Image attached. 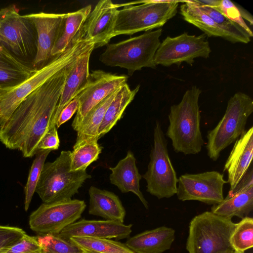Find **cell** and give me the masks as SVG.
<instances>
[{"label": "cell", "mask_w": 253, "mask_h": 253, "mask_svg": "<svg viewBox=\"0 0 253 253\" xmlns=\"http://www.w3.org/2000/svg\"><path fill=\"white\" fill-rule=\"evenodd\" d=\"M74 61L32 92L0 126V141L7 148L21 151L24 158L35 155L40 142L49 128L52 115Z\"/></svg>", "instance_id": "1"}, {"label": "cell", "mask_w": 253, "mask_h": 253, "mask_svg": "<svg viewBox=\"0 0 253 253\" xmlns=\"http://www.w3.org/2000/svg\"><path fill=\"white\" fill-rule=\"evenodd\" d=\"M202 91L196 86L188 89L177 104L172 105L168 115L166 135L171 139L175 152L185 155L200 153L204 144L200 129L198 104Z\"/></svg>", "instance_id": "2"}, {"label": "cell", "mask_w": 253, "mask_h": 253, "mask_svg": "<svg viewBox=\"0 0 253 253\" xmlns=\"http://www.w3.org/2000/svg\"><path fill=\"white\" fill-rule=\"evenodd\" d=\"M93 43L78 37L69 47L37 69L29 78L13 86H0V126L10 117L18 105L50 78L71 64Z\"/></svg>", "instance_id": "3"}, {"label": "cell", "mask_w": 253, "mask_h": 253, "mask_svg": "<svg viewBox=\"0 0 253 253\" xmlns=\"http://www.w3.org/2000/svg\"><path fill=\"white\" fill-rule=\"evenodd\" d=\"M162 32L160 28L117 43H108L99 60L107 66L126 69L129 76L143 67L154 69L155 55L161 43Z\"/></svg>", "instance_id": "4"}, {"label": "cell", "mask_w": 253, "mask_h": 253, "mask_svg": "<svg viewBox=\"0 0 253 253\" xmlns=\"http://www.w3.org/2000/svg\"><path fill=\"white\" fill-rule=\"evenodd\" d=\"M179 0H143L118 4L114 37L160 28L177 12Z\"/></svg>", "instance_id": "5"}, {"label": "cell", "mask_w": 253, "mask_h": 253, "mask_svg": "<svg viewBox=\"0 0 253 253\" xmlns=\"http://www.w3.org/2000/svg\"><path fill=\"white\" fill-rule=\"evenodd\" d=\"M70 153L62 151L53 162L44 163L35 191L43 203L71 199L91 178L86 169L70 170Z\"/></svg>", "instance_id": "6"}, {"label": "cell", "mask_w": 253, "mask_h": 253, "mask_svg": "<svg viewBox=\"0 0 253 253\" xmlns=\"http://www.w3.org/2000/svg\"><path fill=\"white\" fill-rule=\"evenodd\" d=\"M236 223L231 218L206 211L189 226L186 248L188 253H235L230 237Z\"/></svg>", "instance_id": "7"}, {"label": "cell", "mask_w": 253, "mask_h": 253, "mask_svg": "<svg viewBox=\"0 0 253 253\" xmlns=\"http://www.w3.org/2000/svg\"><path fill=\"white\" fill-rule=\"evenodd\" d=\"M253 112V100L247 94L238 92L230 98L223 117L208 132L206 148L211 159L217 160L221 151L244 133Z\"/></svg>", "instance_id": "8"}, {"label": "cell", "mask_w": 253, "mask_h": 253, "mask_svg": "<svg viewBox=\"0 0 253 253\" xmlns=\"http://www.w3.org/2000/svg\"><path fill=\"white\" fill-rule=\"evenodd\" d=\"M167 145L161 124L157 121L147 170L142 177L146 181L147 191L159 199L169 198L177 192L178 178Z\"/></svg>", "instance_id": "9"}, {"label": "cell", "mask_w": 253, "mask_h": 253, "mask_svg": "<svg viewBox=\"0 0 253 253\" xmlns=\"http://www.w3.org/2000/svg\"><path fill=\"white\" fill-rule=\"evenodd\" d=\"M0 44L19 59L36 54L35 25L26 15L20 14L14 5L0 9Z\"/></svg>", "instance_id": "10"}, {"label": "cell", "mask_w": 253, "mask_h": 253, "mask_svg": "<svg viewBox=\"0 0 253 253\" xmlns=\"http://www.w3.org/2000/svg\"><path fill=\"white\" fill-rule=\"evenodd\" d=\"M86 207L83 200L43 203L29 217L30 228L38 235H57L79 219Z\"/></svg>", "instance_id": "11"}, {"label": "cell", "mask_w": 253, "mask_h": 253, "mask_svg": "<svg viewBox=\"0 0 253 253\" xmlns=\"http://www.w3.org/2000/svg\"><path fill=\"white\" fill-rule=\"evenodd\" d=\"M207 38L204 33L195 36L187 32L174 37L168 36L156 52L155 65L168 67L184 62L191 65L196 58H209L211 49Z\"/></svg>", "instance_id": "12"}, {"label": "cell", "mask_w": 253, "mask_h": 253, "mask_svg": "<svg viewBox=\"0 0 253 253\" xmlns=\"http://www.w3.org/2000/svg\"><path fill=\"white\" fill-rule=\"evenodd\" d=\"M227 183L217 171L181 175L178 178L176 195L182 201H198L215 205L224 200L223 186Z\"/></svg>", "instance_id": "13"}, {"label": "cell", "mask_w": 253, "mask_h": 253, "mask_svg": "<svg viewBox=\"0 0 253 253\" xmlns=\"http://www.w3.org/2000/svg\"><path fill=\"white\" fill-rule=\"evenodd\" d=\"M127 77L102 70L92 71L88 80L76 95L79 106L72 126L77 131L83 120L94 107L126 84Z\"/></svg>", "instance_id": "14"}, {"label": "cell", "mask_w": 253, "mask_h": 253, "mask_svg": "<svg viewBox=\"0 0 253 253\" xmlns=\"http://www.w3.org/2000/svg\"><path fill=\"white\" fill-rule=\"evenodd\" d=\"M118 8V4L110 0L99 1L82 28L81 37L91 41L94 48L107 44L114 37Z\"/></svg>", "instance_id": "15"}, {"label": "cell", "mask_w": 253, "mask_h": 253, "mask_svg": "<svg viewBox=\"0 0 253 253\" xmlns=\"http://www.w3.org/2000/svg\"><path fill=\"white\" fill-rule=\"evenodd\" d=\"M63 14L40 12L26 16L34 23L37 35V51L33 68H41L53 58L51 54Z\"/></svg>", "instance_id": "16"}, {"label": "cell", "mask_w": 253, "mask_h": 253, "mask_svg": "<svg viewBox=\"0 0 253 253\" xmlns=\"http://www.w3.org/2000/svg\"><path fill=\"white\" fill-rule=\"evenodd\" d=\"M132 224L109 220L76 221L63 229L57 236L66 240L74 237L115 239L117 240L129 237Z\"/></svg>", "instance_id": "17"}, {"label": "cell", "mask_w": 253, "mask_h": 253, "mask_svg": "<svg viewBox=\"0 0 253 253\" xmlns=\"http://www.w3.org/2000/svg\"><path fill=\"white\" fill-rule=\"evenodd\" d=\"M94 49L93 43L72 64L52 115L49 129L56 126L57 117L62 109L76 96L86 83L90 73L89 59Z\"/></svg>", "instance_id": "18"}, {"label": "cell", "mask_w": 253, "mask_h": 253, "mask_svg": "<svg viewBox=\"0 0 253 253\" xmlns=\"http://www.w3.org/2000/svg\"><path fill=\"white\" fill-rule=\"evenodd\" d=\"M253 156V127L246 130L237 140L225 163L227 183L232 190L241 180L252 164Z\"/></svg>", "instance_id": "19"}, {"label": "cell", "mask_w": 253, "mask_h": 253, "mask_svg": "<svg viewBox=\"0 0 253 253\" xmlns=\"http://www.w3.org/2000/svg\"><path fill=\"white\" fill-rule=\"evenodd\" d=\"M111 173L110 182L117 186L124 193L132 192L137 196L144 207L148 209V203L140 189V181L142 175L136 165V159L131 151L121 160L116 166L109 168Z\"/></svg>", "instance_id": "20"}, {"label": "cell", "mask_w": 253, "mask_h": 253, "mask_svg": "<svg viewBox=\"0 0 253 253\" xmlns=\"http://www.w3.org/2000/svg\"><path fill=\"white\" fill-rule=\"evenodd\" d=\"M175 233L173 228L162 226L129 238L125 245L134 253H163L170 248Z\"/></svg>", "instance_id": "21"}, {"label": "cell", "mask_w": 253, "mask_h": 253, "mask_svg": "<svg viewBox=\"0 0 253 253\" xmlns=\"http://www.w3.org/2000/svg\"><path fill=\"white\" fill-rule=\"evenodd\" d=\"M90 214L105 220L124 223L126 210L119 197L115 193L91 186L88 190Z\"/></svg>", "instance_id": "22"}, {"label": "cell", "mask_w": 253, "mask_h": 253, "mask_svg": "<svg viewBox=\"0 0 253 253\" xmlns=\"http://www.w3.org/2000/svg\"><path fill=\"white\" fill-rule=\"evenodd\" d=\"M91 11V6L88 5L76 11L64 13L51 52L53 57L64 52L77 38Z\"/></svg>", "instance_id": "23"}, {"label": "cell", "mask_w": 253, "mask_h": 253, "mask_svg": "<svg viewBox=\"0 0 253 253\" xmlns=\"http://www.w3.org/2000/svg\"><path fill=\"white\" fill-rule=\"evenodd\" d=\"M184 19L204 32L207 37H220L233 43L241 40L216 23L198 7L194 0H184L180 8Z\"/></svg>", "instance_id": "24"}, {"label": "cell", "mask_w": 253, "mask_h": 253, "mask_svg": "<svg viewBox=\"0 0 253 253\" xmlns=\"http://www.w3.org/2000/svg\"><path fill=\"white\" fill-rule=\"evenodd\" d=\"M36 70L0 44V86L17 85L31 76Z\"/></svg>", "instance_id": "25"}, {"label": "cell", "mask_w": 253, "mask_h": 253, "mask_svg": "<svg viewBox=\"0 0 253 253\" xmlns=\"http://www.w3.org/2000/svg\"><path fill=\"white\" fill-rule=\"evenodd\" d=\"M118 90L106 97L86 115L77 130V138L73 147L87 142L99 139L98 130L105 113Z\"/></svg>", "instance_id": "26"}, {"label": "cell", "mask_w": 253, "mask_h": 253, "mask_svg": "<svg viewBox=\"0 0 253 253\" xmlns=\"http://www.w3.org/2000/svg\"><path fill=\"white\" fill-rule=\"evenodd\" d=\"M140 85L133 90L127 84L121 87L113 101L107 108L98 130V138L108 133L122 117L126 107L133 100L138 92Z\"/></svg>", "instance_id": "27"}, {"label": "cell", "mask_w": 253, "mask_h": 253, "mask_svg": "<svg viewBox=\"0 0 253 253\" xmlns=\"http://www.w3.org/2000/svg\"><path fill=\"white\" fill-rule=\"evenodd\" d=\"M253 210V186L230 197H226L219 204L211 208L212 213L232 218L248 216Z\"/></svg>", "instance_id": "28"}, {"label": "cell", "mask_w": 253, "mask_h": 253, "mask_svg": "<svg viewBox=\"0 0 253 253\" xmlns=\"http://www.w3.org/2000/svg\"><path fill=\"white\" fill-rule=\"evenodd\" d=\"M69 240L85 253H134L125 244L110 239L74 237Z\"/></svg>", "instance_id": "29"}, {"label": "cell", "mask_w": 253, "mask_h": 253, "mask_svg": "<svg viewBox=\"0 0 253 253\" xmlns=\"http://www.w3.org/2000/svg\"><path fill=\"white\" fill-rule=\"evenodd\" d=\"M102 149L97 140L73 147L70 153V170L86 169L92 163L98 160Z\"/></svg>", "instance_id": "30"}, {"label": "cell", "mask_w": 253, "mask_h": 253, "mask_svg": "<svg viewBox=\"0 0 253 253\" xmlns=\"http://www.w3.org/2000/svg\"><path fill=\"white\" fill-rule=\"evenodd\" d=\"M230 243L235 250L244 253L253 246V218L246 216L236 223L230 237Z\"/></svg>", "instance_id": "31"}, {"label": "cell", "mask_w": 253, "mask_h": 253, "mask_svg": "<svg viewBox=\"0 0 253 253\" xmlns=\"http://www.w3.org/2000/svg\"><path fill=\"white\" fill-rule=\"evenodd\" d=\"M51 151L50 150H39L31 167L28 179L24 188V209L27 211L29 208L32 197L39 182L45 160Z\"/></svg>", "instance_id": "32"}, {"label": "cell", "mask_w": 253, "mask_h": 253, "mask_svg": "<svg viewBox=\"0 0 253 253\" xmlns=\"http://www.w3.org/2000/svg\"><path fill=\"white\" fill-rule=\"evenodd\" d=\"M194 1L200 9L220 26L239 38L242 43H248L251 41L250 36L239 24L228 19L216 9L205 5L197 0Z\"/></svg>", "instance_id": "33"}, {"label": "cell", "mask_w": 253, "mask_h": 253, "mask_svg": "<svg viewBox=\"0 0 253 253\" xmlns=\"http://www.w3.org/2000/svg\"><path fill=\"white\" fill-rule=\"evenodd\" d=\"M36 237L43 253H85L70 240L56 235H38Z\"/></svg>", "instance_id": "34"}, {"label": "cell", "mask_w": 253, "mask_h": 253, "mask_svg": "<svg viewBox=\"0 0 253 253\" xmlns=\"http://www.w3.org/2000/svg\"><path fill=\"white\" fill-rule=\"evenodd\" d=\"M221 12L230 20L241 26L252 38V31L246 24L241 16L239 8L229 0H219L217 6L214 8Z\"/></svg>", "instance_id": "35"}, {"label": "cell", "mask_w": 253, "mask_h": 253, "mask_svg": "<svg viewBox=\"0 0 253 253\" xmlns=\"http://www.w3.org/2000/svg\"><path fill=\"white\" fill-rule=\"evenodd\" d=\"M0 253H43L37 237L27 234L17 243Z\"/></svg>", "instance_id": "36"}, {"label": "cell", "mask_w": 253, "mask_h": 253, "mask_svg": "<svg viewBox=\"0 0 253 253\" xmlns=\"http://www.w3.org/2000/svg\"><path fill=\"white\" fill-rule=\"evenodd\" d=\"M25 234L21 228L0 225V252L14 245Z\"/></svg>", "instance_id": "37"}, {"label": "cell", "mask_w": 253, "mask_h": 253, "mask_svg": "<svg viewBox=\"0 0 253 253\" xmlns=\"http://www.w3.org/2000/svg\"><path fill=\"white\" fill-rule=\"evenodd\" d=\"M60 145V140L56 126L49 129L40 142L37 151L39 150H57Z\"/></svg>", "instance_id": "38"}, {"label": "cell", "mask_w": 253, "mask_h": 253, "mask_svg": "<svg viewBox=\"0 0 253 253\" xmlns=\"http://www.w3.org/2000/svg\"><path fill=\"white\" fill-rule=\"evenodd\" d=\"M79 106V100L75 97L61 111L56 120V128H58L62 125L69 120L77 111Z\"/></svg>", "instance_id": "39"}, {"label": "cell", "mask_w": 253, "mask_h": 253, "mask_svg": "<svg viewBox=\"0 0 253 253\" xmlns=\"http://www.w3.org/2000/svg\"><path fill=\"white\" fill-rule=\"evenodd\" d=\"M252 186H253V169L251 165V167H250L246 173L235 188L229 191L226 197L233 196Z\"/></svg>", "instance_id": "40"}, {"label": "cell", "mask_w": 253, "mask_h": 253, "mask_svg": "<svg viewBox=\"0 0 253 253\" xmlns=\"http://www.w3.org/2000/svg\"><path fill=\"white\" fill-rule=\"evenodd\" d=\"M235 253H244L241 252H238V251H235Z\"/></svg>", "instance_id": "41"}]
</instances>
